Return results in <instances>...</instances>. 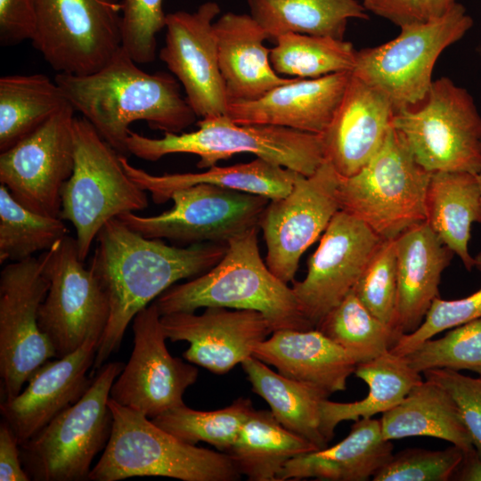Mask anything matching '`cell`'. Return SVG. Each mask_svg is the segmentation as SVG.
Here are the masks:
<instances>
[{"label": "cell", "mask_w": 481, "mask_h": 481, "mask_svg": "<svg viewBox=\"0 0 481 481\" xmlns=\"http://www.w3.org/2000/svg\"><path fill=\"white\" fill-rule=\"evenodd\" d=\"M90 270L107 296L110 316L101 338L93 370L102 367L119 349L135 316L168 288L213 267L227 244L170 246L146 238L118 217L108 221L96 236Z\"/></svg>", "instance_id": "obj_1"}, {"label": "cell", "mask_w": 481, "mask_h": 481, "mask_svg": "<svg viewBox=\"0 0 481 481\" xmlns=\"http://www.w3.org/2000/svg\"><path fill=\"white\" fill-rule=\"evenodd\" d=\"M54 80L75 111L122 156L129 154L132 123L145 121L151 129L179 134L198 118L174 75L143 70L122 47L94 73H57Z\"/></svg>", "instance_id": "obj_2"}, {"label": "cell", "mask_w": 481, "mask_h": 481, "mask_svg": "<svg viewBox=\"0 0 481 481\" xmlns=\"http://www.w3.org/2000/svg\"><path fill=\"white\" fill-rule=\"evenodd\" d=\"M259 227L229 240L223 257L209 270L175 283L155 300L160 315L194 313L199 308L225 307L260 312L272 331L310 330L292 288L263 261L257 244Z\"/></svg>", "instance_id": "obj_3"}, {"label": "cell", "mask_w": 481, "mask_h": 481, "mask_svg": "<svg viewBox=\"0 0 481 481\" xmlns=\"http://www.w3.org/2000/svg\"><path fill=\"white\" fill-rule=\"evenodd\" d=\"M112 429L88 480L118 481L133 477H165L183 481L240 478L226 452L183 443L143 413L110 397Z\"/></svg>", "instance_id": "obj_4"}, {"label": "cell", "mask_w": 481, "mask_h": 481, "mask_svg": "<svg viewBox=\"0 0 481 481\" xmlns=\"http://www.w3.org/2000/svg\"><path fill=\"white\" fill-rule=\"evenodd\" d=\"M198 129L189 133H164L151 138L130 130L126 147L129 154L157 161L173 153H189L200 157L199 168L208 169L222 159L251 153L310 175L325 160L320 135L268 125H241L228 116L201 118Z\"/></svg>", "instance_id": "obj_5"}, {"label": "cell", "mask_w": 481, "mask_h": 481, "mask_svg": "<svg viewBox=\"0 0 481 481\" xmlns=\"http://www.w3.org/2000/svg\"><path fill=\"white\" fill-rule=\"evenodd\" d=\"M430 175L391 126L368 163L353 175L340 176L339 208L362 220L382 240L396 239L426 221Z\"/></svg>", "instance_id": "obj_6"}, {"label": "cell", "mask_w": 481, "mask_h": 481, "mask_svg": "<svg viewBox=\"0 0 481 481\" xmlns=\"http://www.w3.org/2000/svg\"><path fill=\"white\" fill-rule=\"evenodd\" d=\"M74 167L61 190L60 217L72 224L82 260L110 219L148 206L146 192L126 174L120 155L85 118H75Z\"/></svg>", "instance_id": "obj_7"}, {"label": "cell", "mask_w": 481, "mask_h": 481, "mask_svg": "<svg viewBox=\"0 0 481 481\" xmlns=\"http://www.w3.org/2000/svg\"><path fill=\"white\" fill-rule=\"evenodd\" d=\"M123 368L119 362L104 363L77 403L20 444L21 462L30 479H88L94 459L104 450L110 436L113 419L110 393Z\"/></svg>", "instance_id": "obj_8"}, {"label": "cell", "mask_w": 481, "mask_h": 481, "mask_svg": "<svg viewBox=\"0 0 481 481\" xmlns=\"http://www.w3.org/2000/svg\"><path fill=\"white\" fill-rule=\"evenodd\" d=\"M466 8L456 3L443 16L401 27L394 39L356 51L352 74L381 92L395 113L427 98L439 55L472 28Z\"/></svg>", "instance_id": "obj_9"}, {"label": "cell", "mask_w": 481, "mask_h": 481, "mask_svg": "<svg viewBox=\"0 0 481 481\" xmlns=\"http://www.w3.org/2000/svg\"><path fill=\"white\" fill-rule=\"evenodd\" d=\"M424 104L394 114L393 127L427 171L481 170V115L471 94L446 77L433 81Z\"/></svg>", "instance_id": "obj_10"}, {"label": "cell", "mask_w": 481, "mask_h": 481, "mask_svg": "<svg viewBox=\"0 0 481 481\" xmlns=\"http://www.w3.org/2000/svg\"><path fill=\"white\" fill-rule=\"evenodd\" d=\"M33 46L57 73L89 75L122 47L121 0H35Z\"/></svg>", "instance_id": "obj_11"}, {"label": "cell", "mask_w": 481, "mask_h": 481, "mask_svg": "<svg viewBox=\"0 0 481 481\" xmlns=\"http://www.w3.org/2000/svg\"><path fill=\"white\" fill-rule=\"evenodd\" d=\"M173 207L159 215L143 216L126 212L118 218L139 234L167 239L181 245L223 243L259 227L269 199L214 184L199 183L177 189Z\"/></svg>", "instance_id": "obj_12"}, {"label": "cell", "mask_w": 481, "mask_h": 481, "mask_svg": "<svg viewBox=\"0 0 481 481\" xmlns=\"http://www.w3.org/2000/svg\"><path fill=\"white\" fill-rule=\"evenodd\" d=\"M40 257L50 284L38 310V324L55 358H61L87 339L101 340L110 305L98 281L80 258L76 238L67 235Z\"/></svg>", "instance_id": "obj_13"}, {"label": "cell", "mask_w": 481, "mask_h": 481, "mask_svg": "<svg viewBox=\"0 0 481 481\" xmlns=\"http://www.w3.org/2000/svg\"><path fill=\"white\" fill-rule=\"evenodd\" d=\"M41 257L7 264L0 273L2 400L21 392L29 376L55 352L42 333L38 310L49 289Z\"/></svg>", "instance_id": "obj_14"}, {"label": "cell", "mask_w": 481, "mask_h": 481, "mask_svg": "<svg viewBox=\"0 0 481 481\" xmlns=\"http://www.w3.org/2000/svg\"><path fill=\"white\" fill-rule=\"evenodd\" d=\"M340 175L324 160L310 175L298 174L291 191L270 200L259 221L266 245L265 263L283 282L294 281L303 253L324 232L340 210Z\"/></svg>", "instance_id": "obj_15"}, {"label": "cell", "mask_w": 481, "mask_h": 481, "mask_svg": "<svg viewBox=\"0 0 481 481\" xmlns=\"http://www.w3.org/2000/svg\"><path fill=\"white\" fill-rule=\"evenodd\" d=\"M75 118L69 102L0 153V183L32 211L60 217L61 190L74 167Z\"/></svg>", "instance_id": "obj_16"}, {"label": "cell", "mask_w": 481, "mask_h": 481, "mask_svg": "<svg viewBox=\"0 0 481 481\" xmlns=\"http://www.w3.org/2000/svg\"><path fill=\"white\" fill-rule=\"evenodd\" d=\"M160 319L154 301L135 316L133 351L110 393L118 404L149 419L184 404L183 394L199 375L192 363L170 355Z\"/></svg>", "instance_id": "obj_17"}, {"label": "cell", "mask_w": 481, "mask_h": 481, "mask_svg": "<svg viewBox=\"0 0 481 481\" xmlns=\"http://www.w3.org/2000/svg\"><path fill=\"white\" fill-rule=\"evenodd\" d=\"M383 240L365 223L338 210L307 261L304 280L292 290L300 308L315 328L322 318L355 286Z\"/></svg>", "instance_id": "obj_18"}, {"label": "cell", "mask_w": 481, "mask_h": 481, "mask_svg": "<svg viewBox=\"0 0 481 481\" xmlns=\"http://www.w3.org/2000/svg\"><path fill=\"white\" fill-rule=\"evenodd\" d=\"M220 11L216 2L208 1L192 12L167 14L165 45L159 52L160 60L182 84L187 102L201 118L228 111L214 29Z\"/></svg>", "instance_id": "obj_19"}, {"label": "cell", "mask_w": 481, "mask_h": 481, "mask_svg": "<svg viewBox=\"0 0 481 481\" xmlns=\"http://www.w3.org/2000/svg\"><path fill=\"white\" fill-rule=\"evenodd\" d=\"M167 339L186 341L183 358L216 374H224L247 358L273 331L257 311L206 307L200 314L175 313L161 315Z\"/></svg>", "instance_id": "obj_20"}, {"label": "cell", "mask_w": 481, "mask_h": 481, "mask_svg": "<svg viewBox=\"0 0 481 481\" xmlns=\"http://www.w3.org/2000/svg\"><path fill=\"white\" fill-rule=\"evenodd\" d=\"M100 339H87L63 357L46 361L29 376L25 389L2 400L0 412L21 444L59 413L77 403L94 379L87 371L94 365Z\"/></svg>", "instance_id": "obj_21"}, {"label": "cell", "mask_w": 481, "mask_h": 481, "mask_svg": "<svg viewBox=\"0 0 481 481\" xmlns=\"http://www.w3.org/2000/svg\"><path fill=\"white\" fill-rule=\"evenodd\" d=\"M394 114L381 92L351 72L343 99L320 135L325 160L340 176L358 172L381 147Z\"/></svg>", "instance_id": "obj_22"}, {"label": "cell", "mask_w": 481, "mask_h": 481, "mask_svg": "<svg viewBox=\"0 0 481 481\" xmlns=\"http://www.w3.org/2000/svg\"><path fill=\"white\" fill-rule=\"evenodd\" d=\"M350 71L316 78H293L260 98L231 103L227 115L241 125H268L321 135L345 94Z\"/></svg>", "instance_id": "obj_23"}, {"label": "cell", "mask_w": 481, "mask_h": 481, "mask_svg": "<svg viewBox=\"0 0 481 481\" xmlns=\"http://www.w3.org/2000/svg\"><path fill=\"white\" fill-rule=\"evenodd\" d=\"M396 304L394 329L401 335L415 330L438 296L444 270L453 252L425 221L395 239Z\"/></svg>", "instance_id": "obj_24"}, {"label": "cell", "mask_w": 481, "mask_h": 481, "mask_svg": "<svg viewBox=\"0 0 481 481\" xmlns=\"http://www.w3.org/2000/svg\"><path fill=\"white\" fill-rule=\"evenodd\" d=\"M253 356L292 379L325 395L344 391L357 362L317 329L278 330L259 343Z\"/></svg>", "instance_id": "obj_25"}, {"label": "cell", "mask_w": 481, "mask_h": 481, "mask_svg": "<svg viewBox=\"0 0 481 481\" xmlns=\"http://www.w3.org/2000/svg\"><path fill=\"white\" fill-rule=\"evenodd\" d=\"M218 61L229 104L257 100L291 81L273 68L266 33L245 13L226 12L214 22Z\"/></svg>", "instance_id": "obj_26"}, {"label": "cell", "mask_w": 481, "mask_h": 481, "mask_svg": "<svg viewBox=\"0 0 481 481\" xmlns=\"http://www.w3.org/2000/svg\"><path fill=\"white\" fill-rule=\"evenodd\" d=\"M379 420L360 419L349 434L330 447L314 450L290 460L277 481L315 478L327 481H366L372 478L393 454Z\"/></svg>", "instance_id": "obj_27"}, {"label": "cell", "mask_w": 481, "mask_h": 481, "mask_svg": "<svg viewBox=\"0 0 481 481\" xmlns=\"http://www.w3.org/2000/svg\"><path fill=\"white\" fill-rule=\"evenodd\" d=\"M120 161L128 176L143 190L151 193L153 201L162 204L177 189L208 183L274 200L287 195L299 173L257 158L229 167L214 166L203 172L151 175L131 165L127 157Z\"/></svg>", "instance_id": "obj_28"}, {"label": "cell", "mask_w": 481, "mask_h": 481, "mask_svg": "<svg viewBox=\"0 0 481 481\" xmlns=\"http://www.w3.org/2000/svg\"><path fill=\"white\" fill-rule=\"evenodd\" d=\"M426 222L468 271L475 267L469 251L473 223H481V194L475 174L433 172L426 199Z\"/></svg>", "instance_id": "obj_29"}, {"label": "cell", "mask_w": 481, "mask_h": 481, "mask_svg": "<svg viewBox=\"0 0 481 481\" xmlns=\"http://www.w3.org/2000/svg\"><path fill=\"white\" fill-rule=\"evenodd\" d=\"M354 374L368 387L367 395L351 403L322 400L321 404V432L330 442L336 427L346 420L372 418L385 413L399 404L408 393L423 379L406 358L390 350L356 365Z\"/></svg>", "instance_id": "obj_30"}, {"label": "cell", "mask_w": 481, "mask_h": 481, "mask_svg": "<svg viewBox=\"0 0 481 481\" xmlns=\"http://www.w3.org/2000/svg\"><path fill=\"white\" fill-rule=\"evenodd\" d=\"M379 421L386 440L429 436L450 442L463 451L474 447L450 394L428 379L413 387L399 404L382 414Z\"/></svg>", "instance_id": "obj_31"}, {"label": "cell", "mask_w": 481, "mask_h": 481, "mask_svg": "<svg viewBox=\"0 0 481 481\" xmlns=\"http://www.w3.org/2000/svg\"><path fill=\"white\" fill-rule=\"evenodd\" d=\"M314 450L318 449L308 440L285 428L271 411L253 408L226 453L249 481H277L290 460Z\"/></svg>", "instance_id": "obj_32"}, {"label": "cell", "mask_w": 481, "mask_h": 481, "mask_svg": "<svg viewBox=\"0 0 481 481\" xmlns=\"http://www.w3.org/2000/svg\"><path fill=\"white\" fill-rule=\"evenodd\" d=\"M254 393L270 406L275 419L289 431L304 437L317 449L328 446L321 432V404L329 396L308 384L271 370L255 356L241 363Z\"/></svg>", "instance_id": "obj_33"}, {"label": "cell", "mask_w": 481, "mask_h": 481, "mask_svg": "<svg viewBox=\"0 0 481 481\" xmlns=\"http://www.w3.org/2000/svg\"><path fill=\"white\" fill-rule=\"evenodd\" d=\"M269 40L285 33L343 39L351 19L368 20L357 0H247Z\"/></svg>", "instance_id": "obj_34"}, {"label": "cell", "mask_w": 481, "mask_h": 481, "mask_svg": "<svg viewBox=\"0 0 481 481\" xmlns=\"http://www.w3.org/2000/svg\"><path fill=\"white\" fill-rule=\"evenodd\" d=\"M69 102L53 79L44 74L0 78V151L32 133Z\"/></svg>", "instance_id": "obj_35"}, {"label": "cell", "mask_w": 481, "mask_h": 481, "mask_svg": "<svg viewBox=\"0 0 481 481\" xmlns=\"http://www.w3.org/2000/svg\"><path fill=\"white\" fill-rule=\"evenodd\" d=\"M315 329L346 351L357 363L389 351L401 335L348 293L316 324Z\"/></svg>", "instance_id": "obj_36"}, {"label": "cell", "mask_w": 481, "mask_h": 481, "mask_svg": "<svg viewBox=\"0 0 481 481\" xmlns=\"http://www.w3.org/2000/svg\"><path fill=\"white\" fill-rule=\"evenodd\" d=\"M270 49V61L278 74L316 78L338 72H352L356 51L344 39L285 33Z\"/></svg>", "instance_id": "obj_37"}, {"label": "cell", "mask_w": 481, "mask_h": 481, "mask_svg": "<svg viewBox=\"0 0 481 481\" xmlns=\"http://www.w3.org/2000/svg\"><path fill=\"white\" fill-rule=\"evenodd\" d=\"M69 235L61 217L32 211L0 184V263L19 262L47 251Z\"/></svg>", "instance_id": "obj_38"}, {"label": "cell", "mask_w": 481, "mask_h": 481, "mask_svg": "<svg viewBox=\"0 0 481 481\" xmlns=\"http://www.w3.org/2000/svg\"><path fill=\"white\" fill-rule=\"evenodd\" d=\"M253 408L251 401L243 397L216 411L193 410L184 404L151 420L183 443L196 445L199 442H205L219 452H227Z\"/></svg>", "instance_id": "obj_39"}, {"label": "cell", "mask_w": 481, "mask_h": 481, "mask_svg": "<svg viewBox=\"0 0 481 481\" xmlns=\"http://www.w3.org/2000/svg\"><path fill=\"white\" fill-rule=\"evenodd\" d=\"M422 374L432 369L468 370L481 375V317L429 338L404 356Z\"/></svg>", "instance_id": "obj_40"}, {"label": "cell", "mask_w": 481, "mask_h": 481, "mask_svg": "<svg viewBox=\"0 0 481 481\" xmlns=\"http://www.w3.org/2000/svg\"><path fill=\"white\" fill-rule=\"evenodd\" d=\"M396 290L395 239L383 240L353 291L373 315L394 328Z\"/></svg>", "instance_id": "obj_41"}, {"label": "cell", "mask_w": 481, "mask_h": 481, "mask_svg": "<svg viewBox=\"0 0 481 481\" xmlns=\"http://www.w3.org/2000/svg\"><path fill=\"white\" fill-rule=\"evenodd\" d=\"M463 457L452 445L444 450L410 448L392 454L371 478L373 481H449Z\"/></svg>", "instance_id": "obj_42"}, {"label": "cell", "mask_w": 481, "mask_h": 481, "mask_svg": "<svg viewBox=\"0 0 481 481\" xmlns=\"http://www.w3.org/2000/svg\"><path fill=\"white\" fill-rule=\"evenodd\" d=\"M166 18L163 0H121L122 48L138 64L154 61Z\"/></svg>", "instance_id": "obj_43"}, {"label": "cell", "mask_w": 481, "mask_h": 481, "mask_svg": "<svg viewBox=\"0 0 481 481\" xmlns=\"http://www.w3.org/2000/svg\"><path fill=\"white\" fill-rule=\"evenodd\" d=\"M475 267L481 271V253L475 257ZM481 317V289L454 300L437 297L421 324L412 332L400 337L390 351L405 356L422 342L438 333Z\"/></svg>", "instance_id": "obj_44"}, {"label": "cell", "mask_w": 481, "mask_h": 481, "mask_svg": "<svg viewBox=\"0 0 481 481\" xmlns=\"http://www.w3.org/2000/svg\"><path fill=\"white\" fill-rule=\"evenodd\" d=\"M443 387L455 402L473 445L481 451V378H471L458 371L432 369L422 373Z\"/></svg>", "instance_id": "obj_45"}, {"label": "cell", "mask_w": 481, "mask_h": 481, "mask_svg": "<svg viewBox=\"0 0 481 481\" xmlns=\"http://www.w3.org/2000/svg\"><path fill=\"white\" fill-rule=\"evenodd\" d=\"M37 29L35 0H0V44L13 46L32 40Z\"/></svg>", "instance_id": "obj_46"}, {"label": "cell", "mask_w": 481, "mask_h": 481, "mask_svg": "<svg viewBox=\"0 0 481 481\" xmlns=\"http://www.w3.org/2000/svg\"><path fill=\"white\" fill-rule=\"evenodd\" d=\"M363 5L399 28L427 20L424 0H363Z\"/></svg>", "instance_id": "obj_47"}, {"label": "cell", "mask_w": 481, "mask_h": 481, "mask_svg": "<svg viewBox=\"0 0 481 481\" xmlns=\"http://www.w3.org/2000/svg\"><path fill=\"white\" fill-rule=\"evenodd\" d=\"M0 480H31L21 462L18 438L4 420L0 424Z\"/></svg>", "instance_id": "obj_48"}, {"label": "cell", "mask_w": 481, "mask_h": 481, "mask_svg": "<svg viewBox=\"0 0 481 481\" xmlns=\"http://www.w3.org/2000/svg\"><path fill=\"white\" fill-rule=\"evenodd\" d=\"M452 480L481 481V451L475 448L463 451V457Z\"/></svg>", "instance_id": "obj_49"}, {"label": "cell", "mask_w": 481, "mask_h": 481, "mask_svg": "<svg viewBox=\"0 0 481 481\" xmlns=\"http://www.w3.org/2000/svg\"><path fill=\"white\" fill-rule=\"evenodd\" d=\"M426 18L437 19L445 14L456 3V0H424Z\"/></svg>", "instance_id": "obj_50"}, {"label": "cell", "mask_w": 481, "mask_h": 481, "mask_svg": "<svg viewBox=\"0 0 481 481\" xmlns=\"http://www.w3.org/2000/svg\"><path fill=\"white\" fill-rule=\"evenodd\" d=\"M477 180H478V183H479V188H480V194H481V170L479 171L478 174H477Z\"/></svg>", "instance_id": "obj_51"}]
</instances>
